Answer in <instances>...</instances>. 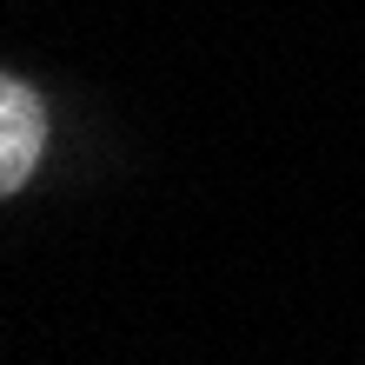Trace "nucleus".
I'll return each instance as SVG.
<instances>
[{
  "label": "nucleus",
  "mask_w": 365,
  "mask_h": 365,
  "mask_svg": "<svg viewBox=\"0 0 365 365\" xmlns=\"http://www.w3.org/2000/svg\"><path fill=\"white\" fill-rule=\"evenodd\" d=\"M40 153H47V106L27 80L0 73V200H14L40 173Z\"/></svg>",
  "instance_id": "f257e3e1"
}]
</instances>
